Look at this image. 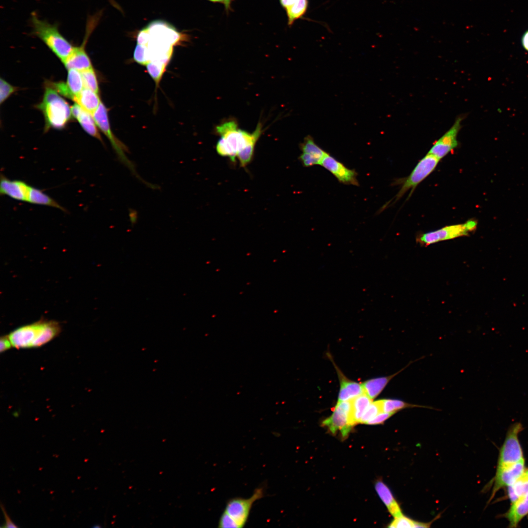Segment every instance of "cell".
<instances>
[{
    "label": "cell",
    "instance_id": "6da1fadb",
    "mask_svg": "<svg viewBox=\"0 0 528 528\" xmlns=\"http://www.w3.org/2000/svg\"><path fill=\"white\" fill-rule=\"evenodd\" d=\"M216 131L220 136L216 145L217 152L234 162L242 151L254 154L256 143L262 132V125L259 123L255 130L249 133L239 129L234 121H230L217 126Z\"/></svg>",
    "mask_w": 528,
    "mask_h": 528
},
{
    "label": "cell",
    "instance_id": "7a4b0ae2",
    "mask_svg": "<svg viewBox=\"0 0 528 528\" xmlns=\"http://www.w3.org/2000/svg\"><path fill=\"white\" fill-rule=\"evenodd\" d=\"M61 331L58 322L42 319L15 330L8 336L13 347L16 349L38 348L53 339Z\"/></svg>",
    "mask_w": 528,
    "mask_h": 528
},
{
    "label": "cell",
    "instance_id": "3957f363",
    "mask_svg": "<svg viewBox=\"0 0 528 528\" xmlns=\"http://www.w3.org/2000/svg\"><path fill=\"white\" fill-rule=\"evenodd\" d=\"M44 117V132L50 129L62 130L72 117L71 107L57 91L46 85L42 101L36 106Z\"/></svg>",
    "mask_w": 528,
    "mask_h": 528
},
{
    "label": "cell",
    "instance_id": "277c9868",
    "mask_svg": "<svg viewBox=\"0 0 528 528\" xmlns=\"http://www.w3.org/2000/svg\"><path fill=\"white\" fill-rule=\"evenodd\" d=\"M30 22L32 34L40 39L63 63L74 46L60 32L58 24L40 19L35 12L31 13Z\"/></svg>",
    "mask_w": 528,
    "mask_h": 528
},
{
    "label": "cell",
    "instance_id": "5b68a950",
    "mask_svg": "<svg viewBox=\"0 0 528 528\" xmlns=\"http://www.w3.org/2000/svg\"><path fill=\"white\" fill-rule=\"evenodd\" d=\"M477 224V220L470 219L463 223L449 225L436 230L418 234L416 241L422 246H427L441 241L468 236L476 230Z\"/></svg>",
    "mask_w": 528,
    "mask_h": 528
},
{
    "label": "cell",
    "instance_id": "8992f818",
    "mask_svg": "<svg viewBox=\"0 0 528 528\" xmlns=\"http://www.w3.org/2000/svg\"><path fill=\"white\" fill-rule=\"evenodd\" d=\"M93 118L98 128L107 136L117 155L119 160L132 171L138 178H140L135 171L132 162L128 159L126 155L129 152L127 146L117 138L112 132L108 117V110L104 104L101 102L99 107L92 114Z\"/></svg>",
    "mask_w": 528,
    "mask_h": 528
},
{
    "label": "cell",
    "instance_id": "52a82bcc",
    "mask_svg": "<svg viewBox=\"0 0 528 528\" xmlns=\"http://www.w3.org/2000/svg\"><path fill=\"white\" fill-rule=\"evenodd\" d=\"M100 16L98 13L87 18L83 42L80 45L73 47L71 53L63 63L67 70L72 68L82 72L93 67L86 52V46L90 36L98 23Z\"/></svg>",
    "mask_w": 528,
    "mask_h": 528
},
{
    "label": "cell",
    "instance_id": "ba28073f",
    "mask_svg": "<svg viewBox=\"0 0 528 528\" xmlns=\"http://www.w3.org/2000/svg\"><path fill=\"white\" fill-rule=\"evenodd\" d=\"M440 160L434 155L427 153L418 161L410 174L402 180L401 186L393 198L392 203L400 199L409 191H410L409 197H410L416 187L435 169Z\"/></svg>",
    "mask_w": 528,
    "mask_h": 528
},
{
    "label": "cell",
    "instance_id": "9c48e42d",
    "mask_svg": "<svg viewBox=\"0 0 528 528\" xmlns=\"http://www.w3.org/2000/svg\"><path fill=\"white\" fill-rule=\"evenodd\" d=\"M351 400L338 401L331 415L322 422L332 434L340 431L343 438H346L353 426L350 420Z\"/></svg>",
    "mask_w": 528,
    "mask_h": 528
},
{
    "label": "cell",
    "instance_id": "30bf717a",
    "mask_svg": "<svg viewBox=\"0 0 528 528\" xmlns=\"http://www.w3.org/2000/svg\"><path fill=\"white\" fill-rule=\"evenodd\" d=\"M522 429L520 423H515L510 427L500 450L498 467L509 465L524 459L518 438Z\"/></svg>",
    "mask_w": 528,
    "mask_h": 528
},
{
    "label": "cell",
    "instance_id": "8fae6325",
    "mask_svg": "<svg viewBox=\"0 0 528 528\" xmlns=\"http://www.w3.org/2000/svg\"><path fill=\"white\" fill-rule=\"evenodd\" d=\"M264 489H256L251 497L248 499L234 498L227 503L225 509L226 512L242 528L245 524L253 503L264 496Z\"/></svg>",
    "mask_w": 528,
    "mask_h": 528
},
{
    "label": "cell",
    "instance_id": "7c38bea8",
    "mask_svg": "<svg viewBox=\"0 0 528 528\" xmlns=\"http://www.w3.org/2000/svg\"><path fill=\"white\" fill-rule=\"evenodd\" d=\"M150 41L164 45L173 46L185 41V35L178 32L175 27L163 21H155L146 27Z\"/></svg>",
    "mask_w": 528,
    "mask_h": 528
},
{
    "label": "cell",
    "instance_id": "4fadbf2b",
    "mask_svg": "<svg viewBox=\"0 0 528 528\" xmlns=\"http://www.w3.org/2000/svg\"><path fill=\"white\" fill-rule=\"evenodd\" d=\"M462 120V116L457 117L450 129L434 142L428 153L440 160L456 148L458 145L457 137Z\"/></svg>",
    "mask_w": 528,
    "mask_h": 528
},
{
    "label": "cell",
    "instance_id": "5bb4252c",
    "mask_svg": "<svg viewBox=\"0 0 528 528\" xmlns=\"http://www.w3.org/2000/svg\"><path fill=\"white\" fill-rule=\"evenodd\" d=\"M320 165L331 173L340 183L359 186L356 171L347 168L328 153L323 159Z\"/></svg>",
    "mask_w": 528,
    "mask_h": 528
},
{
    "label": "cell",
    "instance_id": "9a60e30c",
    "mask_svg": "<svg viewBox=\"0 0 528 528\" xmlns=\"http://www.w3.org/2000/svg\"><path fill=\"white\" fill-rule=\"evenodd\" d=\"M524 459L513 464L497 467L492 495L500 488L513 484L524 473Z\"/></svg>",
    "mask_w": 528,
    "mask_h": 528
},
{
    "label": "cell",
    "instance_id": "2e32d148",
    "mask_svg": "<svg viewBox=\"0 0 528 528\" xmlns=\"http://www.w3.org/2000/svg\"><path fill=\"white\" fill-rule=\"evenodd\" d=\"M30 186L23 181L11 180L1 174L0 194L21 201H27Z\"/></svg>",
    "mask_w": 528,
    "mask_h": 528
},
{
    "label": "cell",
    "instance_id": "e0dca14e",
    "mask_svg": "<svg viewBox=\"0 0 528 528\" xmlns=\"http://www.w3.org/2000/svg\"><path fill=\"white\" fill-rule=\"evenodd\" d=\"M300 148L302 153L299 156V159L306 167L320 165L323 159L328 154L318 146L310 136L305 138L304 142L301 144Z\"/></svg>",
    "mask_w": 528,
    "mask_h": 528
},
{
    "label": "cell",
    "instance_id": "ac0fdd59",
    "mask_svg": "<svg viewBox=\"0 0 528 528\" xmlns=\"http://www.w3.org/2000/svg\"><path fill=\"white\" fill-rule=\"evenodd\" d=\"M71 110L72 117L78 121L83 129L89 135L104 143L92 115L77 103L71 107Z\"/></svg>",
    "mask_w": 528,
    "mask_h": 528
},
{
    "label": "cell",
    "instance_id": "d6986e66",
    "mask_svg": "<svg viewBox=\"0 0 528 528\" xmlns=\"http://www.w3.org/2000/svg\"><path fill=\"white\" fill-rule=\"evenodd\" d=\"M334 365L340 383L338 401L351 400L364 393L362 384L348 379L338 367Z\"/></svg>",
    "mask_w": 528,
    "mask_h": 528
},
{
    "label": "cell",
    "instance_id": "ffe728a7",
    "mask_svg": "<svg viewBox=\"0 0 528 528\" xmlns=\"http://www.w3.org/2000/svg\"><path fill=\"white\" fill-rule=\"evenodd\" d=\"M375 489L380 498L386 506L388 511L394 517L403 514L398 503L395 499L389 488L384 482L381 480L377 481L375 484Z\"/></svg>",
    "mask_w": 528,
    "mask_h": 528
},
{
    "label": "cell",
    "instance_id": "44dd1931",
    "mask_svg": "<svg viewBox=\"0 0 528 528\" xmlns=\"http://www.w3.org/2000/svg\"><path fill=\"white\" fill-rule=\"evenodd\" d=\"M74 101L92 115L101 103L99 94L85 87L76 96Z\"/></svg>",
    "mask_w": 528,
    "mask_h": 528
},
{
    "label": "cell",
    "instance_id": "7402d4cb",
    "mask_svg": "<svg viewBox=\"0 0 528 528\" xmlns=\"http://www.w3.org/2000/svg\"><path fill=\"white\" fill-rule=\"evenodd\" d=\"M528 514V493L512 503L506 517L509 522L510 527H516L519 521Z\"/></svg>",
    "mask_w": 528,
    "mask_h": 528
},
{
    "label": "cell",
    "instance_id": "603a6c76",
    "mask_svg": "<svg viewBox=\"0 0 528 528\" xmlns=\"http://www.w3.org/2000/svg\"><path fill=\"white\" fill-rule=\"evenodd\" d=\"M372 402V399L364 393L351 399L350 420L353 426L360 422L363 413Z\"/></svg>",
    "mask_w": 528,
    "mask_h": 528
},
{
    "label": "cell",
    "instance_id": "cb8c5ba5",
    "mask_svg": "<svg viewBox=\"0 0 528 528\" xmlns=\"http://www.w3.org/2000/svg\"><path fill=\"white\" fill-rule=\"evenodd\" d=\"M404 369L405 368L393 375L373 378L366 381L362 384L364 393L371 399H374L382 391L390 380Z\"/></svg>",
    "mask_w": 528,
    "mask_h": 528
},
{
    "label": "cell",
    "instance_id": "d4e9b609",
    "mask_svg": "<svg viewBox=\"0 0 528 528\" xmlns=\"http://www.w3.org/2000/svg\"><path fill=\"white\" fill-rule=\"evenodd\" d=\"M27 202L34 204L50 206L66 212V209L55 200L40 189L31 186Z\"/></svg>",
    "mask_w": 528,
    "mask_h": 528
},
{
    "label": "cell",
    "instance_id": "484cf974",
    "mask_svg": "<svg viewBox=\"0 0 528 528\" xmlns=\"http://www.w3.org/2000/svg\"><path fill=\"white\" fill-rule=\"evenodd\" d=\"M508 486V496L513 503L528 493V478L523 474L513 484Z\"/></svg>",
    "mask_w": 528,
    "mask_h": 528
},
{
    "label": "cell",
    "instance_id": "4316f807",
    "mask_svg": "<svg viewBox=\"0 0 528 528\" xmlns=\"http://www.w3.org/2000/svg\"><path fill=\"white\" fill-rule=\"evenodd\" d=\"M308 0H297L292 6L286 10L288 25L302 18L307 11Z\"/></svg>",
    "mask_w": 528,
    "mask_h": 528
},
{
    "label": "cell",
    "instance_id": "83f0119b",
    "mask_svg": "<svg viewBox=\"0 0 528 528\" xmlns=\"http://www.w3.org/2000/svg\"><path fill=\"white\" fill-rule=\"evenodd\" d=\"M67 86L73 95L74 99L84 88L82 74L80 71L75 69H68Z\"/></svg>",
    "mask_w": 528,
    "mask_h": 528
},
{
    "label": "cell",
    "instance_id": "f1b7e54d",
    "mask_svg": "<svg viewBox=\"0 0 528 528\" xmlns=\"http://www.w3.org/2000/svg\"><path fill=\"white\" fill-rule=\"evenodd\" d=\"M382 411L395 414L402 409L412 407H423L422 406L411 404L402 400L396 399H381Z\"/></svg>",
    "mask_w": 528,
    "mask_h": 528
},
{
    "label": "cell",
    "instance_id": "f546056e",
    "mask_svg": "<svg viewBox=\"0 0 528 528\" xmlns=\"http://www.w3.org/2000/svg\"><path fill=\"white\" fill-rule=\"evenodd\" d=\"M84 86L99 94V88L97 78L93 67L81 72Z\"/></svg>",
    "mask_w": 528,
    "mask_h": 528
},
{
    "label": "cell",
    "instance_id": "4dcf8cb0",
    "mask_svg": "<svg viewBox=\"0 0 528 528\" xmlns=\"http://www.w3.org/2000/svg\"><path fill=\"white\" fill-rule=\"evenodd\" d=\"M146 66L148 73L155 81L156 85L158 86L164 73L167 65L161 63L151 61Z\"/></svg>",
    "mask_w": 528,
    "mask_h": 528
},
{
    "label": "cell",
    "instance_id": "1f68e13d",
    "mask_svg": "<svg viewBox=\"0 0 528 528\" xmlns=\"http://www.w3.org/2000/svg\"><path fill=\"white\" fill-rule=\"evenodd\" d=\"M382 412L381 400L372 402L363 413L359 423L366 424L367 421Z\"/></svg>",
    "mask_w": 528,
    "mask_h": 528
},
{
    "label": "cell",
    "instance_id": "d6a6232c",
    "mask_svg": "<svg viewBox=\"0 0 528 528\" xmlns=\"http://www.w3.org/2000/svg\"><path fill=\"white\" fill-rule=\"evenodd\" d=\"M133 59L137 63L146 65L151 61L150 54L146 45L137 44L133 53Z\"/></svg>",
    "mask_w": 528,
    "mask_h": 528
},
{
    "label": "cell",
    "instance_id": "836d02e7",
    "mask_svg": "<svg viewBox=\"0 0 528 528\" xmlns=\"http://www.w3.org/2000/svg\"><path fill=\"white\" fill-rule=\"evenodd\" d=\"M416 522L402 514L394 517L388 527L392 528H415Z\"/></svg>",
    "mask_w": 528,
    "mask_h": 528
},
{
    "label": "cell",
    "instance_id": "e575fe53",
    "mask_svg": "<svg viewBox=\"0 0 528 528\" xmlns=\"http://www.w3.org/2000/svg\"><path fill=\"white\" fill-rule=\"evenodd\" d=\"M19 88L13 86L4 79H0V103L1 104L13 93L18 90Z\"/></svg>",
    "mask_w": 528,
    "mask_h": 528
},
{
    "label": "cell",
    "instance_id": "d590c367",
    "mask_svg": "<svg viewBox=\"0 0 528 528\" xmlns=\"http://www.w3.org/2000/svg\"><path fill=\"white\" fill-rule=\"evenodd\" d=\"M218 527L220 528H240L236 522L225 511L220 518Z\"/></svg>",
    "mask_w": 528,
    "mask_h": 528
},
{
    "label": "cell",
    "instance_id": "8d00e7d4",
    "mask_svg": "<svg viewBox=\"0 0 528 528\" xmlns=\"http://www.w3.org/2000/svg\"><path fill=\"white\" fill-rule=\"evenodd\" d=\"M394 414V413H387L384 412H381L377 415H376L375 417L367 421L366 424L370 425H376L383 423L387 419H388Z\"/></svg>",
    "mask_w": 528,
    "mask_h": 528
},
{
    "label": "cell",
    "instance_id": "74e56055",
    "mask_svg": "<svg viewBox=\"0 0 528 528\" xmlns=\"http://www.w3.org/2000/svg\"><path fill=\"white\" fill-rule=\"evenodd\" d=\"M150 39V36L149 31L147 27L142 29L138 34L137 36V44L142 45H147L149 42Z\"/></svg>",
    "mask_w": 528,
    "mask_h": 528
},
{
    "label": "cell",
    "instance_id": "f35d334b",
    "mask_svg": "<svg viewBox=\"0 0 528 528\" xmlns=\"http://www.w3.org/2000/svg\"><path fill=\"white\" fill-rule=\"evenodd\" d=\"M0 342V352L1 353L9 350L13 347L8 335L1 336Z\"/></svg>",
    "mask_w": 528,
    "mask_h": 528
},
{
    "label": "cell",
    "instance_id": "ab89813d",
    "mask_svg": "<svg viewBox=\"0 0 528 528\" xmlns=\"http://www.w3.org/2000/svg\"><path fill=\"white\" fill-rule=\"evenodd\" d=\"M0 506L5 520V524L4 526V528H17L18 527L15 525L14 523H13L8 515L7 514L2 505L0 504Z\"/></svg>",
    "mask_w": 528,
    "mask_h": 528
},
{
    "label": "cell",
    "instance_id": "60d3db41",
    "mask_svg": "<svg viewBox=\"0 0 528 528\" xmlns=\"http://www.w3.org/2000/svg\"><path fill=\"white\" fill-rule=\"evenodd\" d=\"M297 0H280L282 6L285 10L292 6Z\"/></svg>",
    "mask_w": 528,
    "mask_h": 528
},
{
    "label": "cell",
    "instance_id": "b9f144b4",
    "mask_svg": "<svg viewBox=\"0 0 528 528\" xmlns=\"http://www.w3.org/2000/svg\"><path fill=\"white\" fill-rule=\"evenodd\" d=\"M522 44L525 49L528 51V30L522 36Z\"/></svg>",
    "mask_w": 528,
    "mask_h": 528
},
{
    "label": "cell",
    "instance_id": "7bdbcfd3",
    "mask_svg": "<svg viewBox=\"0 0 528 528\" xmlns=\"http://www.w3.org/2000/svg\"><path fill=\"white\" fill-rule=\"evenodd\" d=\"M222 3L224 5L226 11H228L230 9V5L231 2L233 0H222Z\"/></svg>",
    "mask_w": 528,
    "mask_h": 528
},
{
    "label": "cell",
    "instance_id": "ee69618b",
    "mask_svg": "<svg viewBox=\"0 0 528 528\" xmlns=\"http://www.w3.org/2000/svg\"><path fill=\"white\" fill-rule=\"evenodd\" d=\"M208 0L211 1L212 2H221V3H222V2H223L222 0Z\"/></svg>",
    "mask_w": 528,
    "mask_h": 528
},
{
    "label": "cell",
    "instance_id": "f6af8a7d",
    "mask_svg": "<svg viewBox=\"0 0 528 528\" xmlns=\"http://www.w3.org/2000/svg\"><path fill=\"white\" fill-rule=\"evenodd\" d=\"M524 475H525V476H526V477H527V478H528V470H526V471H525V472H524Z\"/></svg>",
    "mask_w": 528,
    "mask_h": 528
},
{
    "label": "cell",
    "instance_id": "bcb514c9",
    "mask_svg": "<svg viewBox=\"0 0 528 528\" xmlns=\"http://www.w3.org/2000/svg\"><path fill=\"white\" fill-rule=\"evenodd\" d=\"M93 527L94 528H99V527H100V526H99L98 525H96V526H94Z\"/></svg>",
    "mask_w": 528,
    "mask_h": 528
}]
</instances>
